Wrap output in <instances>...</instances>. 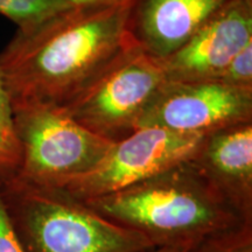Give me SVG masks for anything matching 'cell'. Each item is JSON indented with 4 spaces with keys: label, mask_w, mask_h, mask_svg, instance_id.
<instances>
[{
    "label": "cell",
    "mask_w": 252,
    "mask_h": 252,
    "mask_svg": "<svg viewBox=\"0 0 252 252\" xmlns=\"http://www.w3.org/2000/svg\"><path fill=\"white\" fill-rule=\"evenodd\" d=\"M132 1L68 7L18 30L0 53V75L12 105L65 106L137 46L128 31Z\"/></svg>",
    "instance_id": "cell-1"
},
{
    "label": "cell",
    "mask_w": 252,
    "mask_h": 252,
    "mask_svg": "<svg viewBox=\"0 0 252 252\" xmlns=\"http://www.w3.org/2000/svg\"><path fill=\"white\" fill-rule=\"evenodd\" d=\"M82 201L106 219L146 236L154 248L190 249L252 224L191 160L131 187Z\"/></svg>",
    "instance_id": "cell-2"
},
{
    "label": "cell",
    "mask_w": 252,
    "mask_h": 252,
    "mask_svg": "<svg viewBox=\"0 0 252 252\" xmlns=\"http://www.w3.org/2000/svg\"><path fill=\"white\" fill-rule=\"evenodd\" d=\"M0 193L26 252H146V236L61 189L0 178Z\"/></svg>",
    "instance_id": "cell-3"
},
{
    "label": "cell",
    "mask_w": 252,
    "mask_h": 252,
    "mask_svg": "<svg viewBox=\"0 0 252 252\" xmlns=\"http://www.w3.org/2000/svg\"><path fill=\"white\" fill-rule=\"evenodd\" d=\"M21 159L14 178L59 188L91 171L115 141L84 127L62 106L41 103L12 105Z\"/></svg>",
    "instance_id": "cell-4"
},
{
    "label": "cell",
    "mask_w": 252,
    "mask_h": 252,
    "mask_svg": "<svg viewBox=\"0 0 252 252\" xmlns=\"http://www.w3.org/2000/svg\"><path fill=\"white\" fill-rule=\"evenodd\" d=\"M165 81L160 60L134 46L62 108L84 127L118 141L135 130Z\"/></svg>",
    "instance_id": "cell-5"
},
{
    "label": "cell",
    "mask_w": 252,
    "mask_h": 252,
    "mask_svg": "<svg viewBox=\"0 0 252 252\" xmlns=\"http://www.w3.org/2000/svg\"><path fill=\"white\" fill-rule=\"evenodd\" d=\"M203 137L204 134L180 133L159 127L137 128L115 141L91 171L65 181L58 189L78 200L122 190L191 160Z\"/></svg>",
    "instance_id": "cell-6"
},
{
    "label": "cell",
    "mask_w": 252,
    "mask_h": 252,
    "mask_svg": "<svg viewBox=\"0 0 252 252\" xmlns=\"http://www.w3.org/2000/svg\"><path fill=\"white\" fill-rule=\"evenodd\" d=\"M252 122V89L219 81H165L138 119L137 128L207 134Z\"/></svg>",
    "instance_id": "cell-7"
},
{
    "label": "cell",
    "mask_w": 252,
    "mask_h": 252,
    "mask_svg": "<svg viewBox=\"0 0 252 252\" xmlns=\"http://www.w3.org/2000/svg\"><path fill=\"white\" fill-rule=\"evenodd\" d=\"M252 41V0H229L161 62L166 81H216Z\"/></svg>",
    "instance_id": "cell-8"
},
{
    "label": "cell",
    "mask_w": 252,
    "mask_h": 252,
    "mask_svg": "<svg viewBox=\"0 0 252 252\" xmlns=\"http://www.w3.org/2000/svg\"><path fill=\"white\" fill-rule=\"evenodd\" d=\"M191 161L252 223V122L204 134Z\"/></svg>",
    "instance_id": "cell-9"
},
{
    "label": "cell",
    "mask_w": 252,
    "mask_h": 252,
    "mask_svg": "<svg viewBox=\"0 0 252 252\" xmlns=\"http://www.w3.org/2000/svg\"><path fill=\"white\" fill-rule=\"evenodd\" d=\"M229 0H134L128 31L134 43L163 59L184 43Z\"/></svg>",
    "instance_id": "cell-10"
},
{
    "label": "cell",
    "mask_w": 252,
    "mask_h": 252,
    "mask_svg": "<svg viewBox=\"0 0 252 252\" xmlns=\"http://www.w3.org/2000/svg\"><path fill=\"white\" fill-rule=\"evenodd\" d=\"M20 159L13 108L0 75V178L13 175L20 165Z\"/></svg>",
    "instance_id": "cell-11"
},
{
    "label": "cell",
    "mask_w": 252,
    "mask_h": 252,
    "mask_svg": "<svg viewBox=\"0 0 252 252\" xmlns=\"http://www.w3.org/2000/svg\"><path fill=\"white\" fill-rule=\"evenodd\" d=\"M72 7L62 0H0V14L17 24L18 30H27L53 15Z\"/></svg>",
    "instance_id": "cell-12"
},
{
    "label": "cell",
    "mask_w": 252,
    "mask_h": 252,
    "mask_svg": "<svg viewBox=\"0 0 252 252\" xmlns=\"http://www.w3.org/2000/svg\"><path fill=\"white\" fill-rule=\"evenodd\" d=\"M187 252H252V224L208 238Z\"/></svg>",
    "instance_id": "cell-13"
},
{
    "label": "cell",
    "mask_w": 252,
    "mask_h": 252,
    "mask_svg": "<svg viewBox=\"0 0 252 252\" xmlns=\"http://www.w3.org/2000/svg\"><path fill=\"white\" fill-rule=\"evenodd\" d=\"M216 81L230 87L252 89V41L232 58Z\"/></svg>",
    "instance_id": "cell-14"
},
{
    "label": "cell",
    "mask_w": 252,
    "mask_h": 252,
    "mask_svg": "<svg viewBox=\"0 0 252 252\" xmlns=\"http://www.w3.org/2000/svg\"><path fill=\"white\" fill-rule=\"evenodd\" d=\"M0 252H26L0 193Z\"/></svg>",
    "instance_id": "cell-15"
},
{
    "label": "cell",
    "mask_w": 252,
    "mask_h": 252,
    "mask_svg": "<svg viewBox=\"0 0 252 252\" xmlns=\"http://www.w3.org/2000/svg\"><path fill=\"white\" fill-rule=\"evenodd\" d=\"M63 2L72 7H80V6H110L124 4V2L132 1V0H62Z\"/></svg>",
    "instance_id": "cell-16"
},
{
    "label": "cell",
    "mask_w": 252,
    "mask_h": 252,
    "mask_svg": "<svg viewBox=\"0 0 252 252\" xmlns=\"http://www.w3.org/2000/svg\"><path fill=\"white\" fill-rule=\"evenodd\" d=\"M189 249L186 248H153L146 252H187Z\"/></svg>",
    "instance_id": "cell-17"
}]
</instances>
